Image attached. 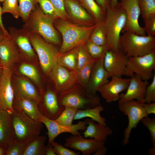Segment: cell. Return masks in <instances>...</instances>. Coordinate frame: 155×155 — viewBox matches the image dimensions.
<instances>
[{
    "instance_id": "35",
    "label": "cell",
    "mask_w": 155,
    "mask_h": 155,
    "mask_svg": "<svg viewBox=\"0 0 155 155\" xmlns=\"http://www.w3.org/2000/svg\"><path fill=\"white\" fill-rule=\"evenodd\" d=\"M85 46L89 54L95 61L104 57L106 52L108 50L106 46L97 45L89 40Z\"/></svg>"
},
{
    "instance_id": "46",
    "label": "cell",
    "mask_w": 155,
    "mask_h": 155,
    "mask_svg": "<svg viewBox=\"0 0 155 155\" xmlns=\"http://www.w3.org/2000/svg\"><path fill=\"white\" fill-rule=\"evenodd\" d=\"M56 155H79L80 153L71 150L54 141L51 143Z\"/></svg>"
},
{
    "instance_id": "43",
    "label": "cell",
    "mask_w": 155,
    "mask_h": 155,
    "mask_svg": "<svg viewBox=\"0 0 155 155\" xmlns=\"http://www.w3.org/2000/svg\"><path fill=\"white\" fill-rule=\"evenodd\" d=\"M145 24L144 28L147 35L155 36V15L147 16L143 18Z\"/></svg>"
},
{
    "instance_id": "49",
    "label": "cell",
    "mask_w": 155,
    "mask_h": 155,
    "mask_svg": "<svg viewBox=\"0 0 155 155\" xmlns=\"http://www.w3.org/2000/svg\"><path fill=\"white\" fill-rule=\"evenodd\" d=\"M2 8L0 5V27L3 30L5 37L10 36L8 31L6 29L3 22L2 16Z\"/></svg>"
},
{
    "instance_id": "6",
    "label": "cell",
    "mask_w": 155,
    "mask_h": 155,
    "mask_svg": "<svg viewBox=\"0 0 155 155\" xmlns=\"http://www.w3.org/2000/svg\"><path fill=\"white\" fill-rule=\"evenodd\" d=\"M59 99L60 104L63 106H70L78 109L92 108L101 104L98 96L89 94L78 83L69 90L59 93Z\"/></svg>"
},
{
    "instance_id": "27",
    "label": "cell",
    "mask_w": 155,
    "mask_h": 155,
    "mask_svg": "<svg viewBox=\"0 0 155 155\" xmlns=\"http://www.w3.org/2000/svg\"><path fill=\"white\" fill-rule=\"evenodd\" d=\"M16 94L32 99L38 103L40 98V94L34 86L28 81L20 78L18 80Z\"/></svg>"
},
{
    "instance_id": "3",
    "label": "cell",
    "mask_w": 155,
    "mask_h": 155,
    "mask_svg": "<svg viewBox=\"0 0 155 155\" xmlns=\"http://www.w3.org/2000/svg\"><path fill=\"white\" fill-rule=\"evenodd\" d=\"M127 21L126 12L119 4L114 9L111 7L110 4L108 5L104 23L106 36V46L108 50H116L120 48L121 33Z\"/></svg>"
},
{
    "instance_id": "40",
    "label": "cell",
    "mask_w": 155,
    "mask_h": 155,
    "mask_svg": "<svg viewBox=\"0 0 155 155\" xmlns=\"http://www.w3.org/2000/svg\"><path fill=\"white\" fill-rule=\"evenodd\" d=\"M27 144L19 142L14 139L8 144L5 155H23Z\"/></svg>"
},
{
    "instance_id": "25",
    "label": "cell",
    "mask_w": 155,
    "mask_h": 155,
    "mask_svg": "<svg viewBox=\"0 0 155 155\" xmlns=\"http://www.w3.org/2000/svg\"><path fill=\"white\" fill-rule=\"evenodd\" d=\"M11 115L7 110H0V144L7 147L14 139Z\"/></svg>"
},
{
    "instance_id": "7",
    "label": "cell",
    "mask_w": 155,
    "mask_h": 155,
    "mask_svg": "<svg viewBox=\"0 0 155 155\" xmlns=\"http://www.w3.org/2000/svg\"><path fill=\"white\" fill-rule=\"evenodd\" d=\"M31 44L38 57L41 67L45 74L49 75L57 64L60 52L52 44L46 41L37 34H29Z\"/></svg>"
},
{
    "instance_id": "19",
    "label": "cell",
    "mask_w": 155,
    "mask_h": 155,
    "mask_svg": "<svg viewBox=\"0 0 155 155\" xmlns=\"http://www.w3.org/2000/svg\"><path fill=\"white\" fill-rule=\"evenodd\" d=\"M148 84V81L143 80L139 76L134 74L130 78L126 92L120 94L118 103L134 100L144 101Z\"/></svg>"
},
{
    "instance_id": "16",
    "label": "cell",
    "mask_w": 155,
    "mask_h": 155,
    "mask_svg": "<svg viewBox=\"0 0 155 155\" xmlns=\"http://www.w3.org/2000/svg\"><path fill=\"white\" fill-rule=\"evenodd\" d=\"M110 81L98 90L102 97L108 103L119 100L120 93L126 90L129 83L130 78H123L121 77H112Z\"/></svg>"
},
{
    "instance_id": "12",
    "label": "cell",
    "mask_w": 155,
    "mask_h": 155,
    "mask_svg": "<svg viewBox=\"0 0 155 155\" xmlns=\"http://www.w3.org/2000/svg\"><path fill=\"white\" fill-rule=\"evenodd\" d=\"M128 58L120 48L106 52L104 58V65L109 78L114 76H126Z\"/></svg>"
},
{
    "instance_id": "55",
    "label": "cell",
    "mask_w": 155,
    "mask_h": 155,
    "mask_svg": "<svg viewBox=\"0 0 155 155\" xmlns=\"http://www.w3.org/2000/svg\"><path fill=\"white\" fill-rule=\"evenodd\" d=\"M5 37L3 30L0 27V42Z\"/></svg>"
},
{
    "instance_id": "38",
    "label": "cell",
    "mask_w": 155,
    "mask_h": 155,
    "mask_svg": "<svg viewBox=\"0 0 155 155\" xmlns=\"http://www.w3.org/2000/svg\"><path fill=\"white\" fill-rule=\"evenodd\" d=\"M18 0H4L2 7L3 14L9 13L13 17L18 19L20 17Z\"/></svg>"
},
{
    "instance_id": "37",
    "label": "cell",
    "mask_w": 155,
    "mask_h": 155,
    "mask_svg": "<svg viewBox=\"0 0 155 155\" xmlns=\"http://www.w3.org/2000/svg\"><path fill=\"white\" fill-rule=\"evenodd\" d=\"M77 55L78 72L93 59L88 52L85 44L80 45L77 47Z\"/></svg>"
},
{
    "instance_id": "31",
    "label": "cell",
    "mask_w": 155,
    "mask_h": 155,
    "mask_svg": "<svg viewBox=\"0 0 155 155\" xmlns=\"http://www.w3.org/2000/svg\"><path fill=\"white\" fill-rule=\"evenodd\" d=\"M89 40L97 45L107 46L106 36L104 22L96 23Z\"/></svg>"
},
{
    "instance_id": "30",
    "label": "cell",
    "mask_w": 155,
    "mask_h": 155,
    "mask_svg": "<svg viewBox=\"0 0 155 155\" xmlns=\"http://www.w3.org/2000/svg\"><path fill=\"white\" fill-rule=\"evenodd\" d=\"M46 137L39 135L28 143L23 155H45Z\"/></svg>"
},
{
    "instance_id": "45",
    "label": "cell",
    "mask_w": 155,
    "mask_h": 155,
    "mask_svg": "<svg viewBox=\"0 0 155 155\" xmlns=\"http://www.w3.org/2000/svg\"><path fill=\"white\" fill-rule=\"evenodd\" d=\"M56 10L59 18L64 20L68 17L65 10V0H49Z\"/></svg>"
},
{
    "instance_id": "17",
    "label": "cell",
    "mask_w": 155,
    "mask_h": 155,
    "mask_svg": "<svg viewBox=\"0 0 155 155\" xmlns=\"http://www.w3.org/2000/svg\"><path fill=\"white\" fill-rule=\"evenodd\" d=\"M105 142L92 138L87 139L81 134L72 135L66 139L64 146L79 151L84 155H90L104 146Z\"/></svg>"
},
{
    "instance_id": "1",
    "label": "cell",
    "mask_w": 155,
    "mask_h": 155,
    "mask_svg": "<svg viewBox=\"0 0 155 155\" xmlns=\"http://www.w3.org/2000/svg\"><path fill=\"white\" fill-rule=\"evenodd\" d=\"M58 18L44 13L38 4L31 12L22 28L29 34L40 35L48 42L59 44L60 40L54 25L55 20Z\"/></svg>"
},
{
    "instance_id": "9",
    "label": "cell",
    "mask_w": 155,
    "mask_h": 155,
    "mask_svg": "<svg viewBox=\"0 0 155 155\" xmlns=\"http://www.w3.org/2000/svg\"><path fill=\"white\" fill-rule=\"evenodd\" d=\"M155 69V51L142 56L129 57L126 76L131 77L135 74L143 80L148 81L152 78Z\"/></svg>"
},
{
    "instance_id": "42",
    "label": "cell",
    "mask_w": 155,
    "mask_h": 155,
    "mask_svg": "<svg viewBox=\"0 0 155 155\" xmlns=\"http://www.w3.org/2000/svg\"><path fill=\"white\" fill-rule=\"evenodd\" d=\"M155 72L151 82L146 89L144 101V103H150L155 102Z\"/></svg>"
},
{
    "instance_id": "15",
    "label": "cell",
    "mask_w": 155,
    "mask_h": 155,
    "mask_svg": "<svg viewBox=\"0 0 155 155\" xmlns=\"http://www.w3.org/2000/svg\"><path fill=\"white\" fill-rule=\"evenodd\" d=\"M49 75L54 84L55 88L59 93L69 90L77 83V73L70 71L57 63Z\"/></svg>"
},
{
    "instance_id": "36",
    "label": "cell",
    "mask_w": 155,
    "mask_h": 155,
    "mask_svg": "<svg viewBox=\"0 0 155 155\" xmlns=\"http://www.w3.org/2000/svg\"><path fill=\"white\" fill-rule=\"evenodd\" d=\"M19 70L22 74L31 79L38 86H40V76L38 70L34 66L23 63L20 65Z\"/></svg>"
},
{
    "instance_id": "20",
    "label": "cell",
    "mask_w": 155,
    "mask_h": 155,
    "mask_svg": "<svg viewBox=\"0 0 155 155\" xmlns=\"http://www.w3.org/2000/svg\"><path fill=\"white\" fill-rule=\"evenodd\" d=\"M9 35L16 43L20 53L30 58L35 57L36 54L30 40L29 34L23 28H17L14 27L8 28Z\"/></svg>"
},
{
    "instance_id": "29",
    "label": "cell",
    "mask_w": 155,
    "mask_h": 155,
    "mask_svg": "<svg viewBox=\"0 0 155 155\" xmlns=\"http://www.w3.org/2000/svg\"><path fill=\"white\" fill-rule=\"evenodd\" d=\"M77 0L97 22L104 21L106 12L102 9L95 0Z\"/></svg>"
},
{
    "instance_id": "41",
    "label": "cell",
    "mask_w": 155,
    "mask_h": 155,
    "mask_svg": "<svg viewBox=\"0 0 155 155\" xmlns=\"http://www.w3.org/2000/svg\"><path fill=\"white\" fill-rule=\"evenodd\" d=\"M140 121L149 130L152 146L155 147V118L146 117L143 118Z\"/></svg>"
},
{
    "instance_id": "24",
    "label": "cell",
    "mask_w": 155,
    "mask_h": 155,
    "mask_svg": "<svg viewBox=\"0 0 155 155\" xmlns=\"http://www.w3.org/2000/svg\"><path fill=\"white\" fill-rule=\"evenodd\" d=\"M87 126L83 133L84 137L105 142L108 136L112 134L113 130L107 125L96 123L90 119H87Z\"/></svg>"
},
{
    "instance_id": "14",
    "label": "cell",
    "mask_w": 155,
    "mask_h": 155,
    "mask_svg": "<svg viewBox=\"0 0 155 155\" xmlns=\"http://www.w3.org/2000/svg\"><path fill=\"white\" fill-rule=\"evenodd\" d=\"M12 73L11 67H3L0 78V110H7L11 114L14 111V93L11 84Z\"/></svg>"
},
{
    "instance_id": "21",
    "label": "cell",
    "mask_w": 155,
    "mask_h": 155,
    "mask_svg": "<svg viewBox=\"0 0 155 155\" xmlns=\"http://www.w3.org/2000/svg\"><path fill=\"white\" fill-rule=\"evenodd\" d=\"M20 56L17 46L10 35L5 37L0 42V60L2 67H11Z\"/></svg>"
},
{
    "instance_id": "34",
    "label": "cell",
    "mask_w": 155,
    "mask_h": 155,
    "mask_svg": "<svg viewBox=\"0 0 155 155\" xmlns=\"http://www.w3.org/2000/svg\"><path fill=\"white\" fill-rule=\"evenodd\" d=\"M38 0H18L20 17L25 22L32 11L38 4Z\"/></svg>"
},
{
    "instance_id": "53",
    "label": "cell",
    "mask_w": 155,
    "mask_h": 155,
    "mask_svg": "<svg viewBox=\"0 0 155 155\" xmlns=\"http://www.w3.org/2000/svg\"><path fill=\"white\" fill-rule=\"evenodd\" d=\"M7 147L0 144V155L5 154Z\"/></svg>"
},
{
    "instance_id": "56",
    "label": "cell",
    "mask_w": 155,
    "mask_h": 155,
    "mask_svg": "<svg viewBox=\"0 0 155 155\" xmlns=\"http://www.w3.org/2000/svg\"><path fill=\"white\" fill-rule=\"evenodd\" d=\"M3 68L2 67L0 66V78L2 73Z\"/></svg>"
},
{
    "instance_id": "4",
    "label": "cell",
    "mask_w": 155,
    "mask_h": 155,
    "mask_svg": "<svg viewBox=\"0 0 155 155\" xmlns=\"http://www.w3.org/2000/svg\"><path fill=\"white\" fill-rule=\"evenodd\" d=\"M11 115L16 140L27 144L39 135L43 126L41 122L22 112L14 111Z\"/></svg>"
},
{
    "instance_id": "33",
    "label": "cell",
    "mask_w": 155,
    "mask_h": 155,
    "mask_svg": "<svg viewBox=\"0 0 155 155\" xmlns=\"http://www.w3.org/2000/svg\"><path fill=\"white\" fill-rule=\"evenodd\" d=\"M78 109L71 106H64L63 111L55 120L61 125H71L73 124V121Z\"/></svg>"
},
{
    "instance_id": "44",
    "label": "cell",
    "mask_w": 155,
    "mask_h": 155,
    "mask_svg": "<svg viewBox=\"0 0 155 155\" xmlns=\"http://www.w3.org/2000/svg\"><path fill=\"white\" fill-rule=\"evenodd\" d=\"M38 3L40 7L44 13L54 16L59 18L56 10L49 0H38Z\"/></svg>"
},
{
    "instance_id": "13",
    "label": "cell",
    "mask_w": 155,
    "mask_h": 155,
    "mask_svg": "<svg viewBox=\"0 0 155 155\" xmlns=\"http://www.w3.org/2000/svg\"><path fill=\"white\" fill-rule=\"evenodd\" d=\"M119 5L125 11L127 17L126 25L122 32H129L137 35L146 36L144 28L139 23L141 14L137 0H120Z\"/></svg>"
},
{
    "instance_id": "10",
    "label": "cell",
    "mask_w": 155,
    "mask_h": 155,
    "mask_svg": "<svg viewBox=\"0 0 155 155\" xmlns=\"http://www.w3.org/2000/svg\"><path fill=\"white\" fill-rule=\"evenodd\" d=\"M59 93L55 88H49L40 94L38 106L40 113L51 119L55 120L61 114L64 107L59 101Z\"/></svg>"
},
{
    "instance_id": "39",
    "label": "cell",
    "mask_w": 155,
    "mask_h": 155,
    "mask_svg": "<svg viewBox=\"0 0 155 155\" xmlns=\"http://www.w3.org/2000/svg\"><path fill=\"white\" fill-rule=\"evenodd\" d=\"M143 19L155 15V0H137Z\"/></svg>"
},
{
    "instance_id": "26",
    "label": "cell",
    "mask_w": 155,
    "mask_h": 155,
    "mask_svg": "<svg viewBox=\"0 0 155 155\" xmlns=\"http://www.w3.org/2000/svg\"><path fill=\"white\" fill-rule=\"evenodd\" d=\"M104 108L101 104L94 107L83 109H78L74 120H78L85 118H89L95 122L104 125H106V119L100 115V113Z\"/></svg>"
},
{
    "instance_id": "54",
    "label": "cell",
    "mask_w": 155,
    "mask_h": 155,
    "mask_svg": "<svg viewBox=\"0 0 155 155\" xmlns=\"http://www.w3.org/2000/svg\"><path fill=\"white\" fill-rule=\"evenodd\" d=\"M148 153L150 155H155V147H152L150 148L148 151Z\"/></svg>"
},
{
    "instance_id": "2",
    "label": "cell",
    "mask_w": 155,
    "mask_h": 155,
    "mask_svg": "<svg viewBox=\"0 0 155 155\" xmlns=\"http://www.w3.org/2000/svg\"><path fill=\"white\" fill-rule=\"evenodd\" d=\"M96 24L80 26L65 20H58L56 19L54 25L60 32L63 38L62 42L59 50L60 53L67 52L85 44L89 40Z\"/></svg>"
},
{
    "instance_id": "48",
    "label": "cell",
    "mask_w": 155,
    "mask_h": 155,
    "mask_svg": "<svg viewBox=\"0 0 155 155\" xmlns=\"http://www.w3.org/2000/svg\"><path fill=\"white\" fill-rule=\"evenodd\" d=\"M95 1L104 11L106 12L107 6L110 3V0H95Z\"/></svg>"
},
{
    "instance_id": "11",
    "label": "cell",
    "mask_w": 155,
    "mask_h": 155,
    "mask_svg": "<svg viewBox=\"0 0 155 155\" xmlns=\"http://www.w3.org/2000/svg\"><path fill=\"white\" fill-rule=\"evenodd\" d=\"M38 121L44 125L47 128L49 143L54 141L57 137L63 133H69L73 135H80L79 131H84L87 125V119L76 124L66 126L59 124L55 120L49 119L42 114L40 115Z\"/></svg>"
},
{
    "instance_id": "57",
    "label": "cell",
    "mask_w": 155,
    "mask_h": 155,
    "mask_svg": "<svg viewBox=\"0 0 155 155\" xmlns=\"http://www.w3.org/2000/svg\"><path fill=\"white\" fill-rule=\"evenodd\" d=\"M4 0H0V2H3Z\"/></svg>"
},
{
    "instance_id": "32",
    "label": "cell",
    "mask_w": 155,
    "mask_h": 155,
    "mask_svg": "<svg viewBox=\"0 0 155 155\" xmlns=\"http://www.w3.org/2000/svg\"><path fill=\"white\" fill-rule=\"evenodd\" d=\"M95 61L92 59L84 65L77 73V83L86 89L90 78Z\"/></svg>"
},
{
    "instance_id": "23",
    "label": "cell",
    "mask_w": 155,
    "mask_h": 155,
    "mask_svg": "<svg viewBox=\"0 0 155 155\" xmlns=\"http://www.w3.org/2000/svg\"><path fill=\"white\" fill-rule=\"evenodd\" d=\"M38 102L30 98L16 95L13 107L14 111L22 112L33 119L38 121L41 114L38 109Z\"/></svg>"
},
{
    "instance_id": "51",
    "label": "cell",
    "mask_w": 155,
    "mask_h": 155,
    "mask_svg": "<svg viewBox=\"0 0 155 155\" xmlns=\"http://www.w3.org/2000/svg\"><path fill=\"white\" fill-rule=\"evenodd\" d=\"M107 149L105 146L99 149L94 153V155H104L107 152Z\"/></svg>"
},
{
    "instance_id": "8",
    "label": "cell",
    "mask_w": 155,
    "mask_h": 155,
    "mask_svg": "<svg viewBox=\"0 0 155 155\" xmlns=\"http://www.w3.org/2000/svg\"><path fill=\"white\" fill-rule=\"evenodd\" d=\"M144 101L132 100L118 103V108L127 117L128 123L124 130L123 144L126 145L129 143L132 130L136 128L139 123L143 118L148 116L143 106Z\"/></svg>"
},
{
    "instance_id": "5",
    "label": "cell",
    "mask_w": 155,
    "mask_h": 155,
    "mask_svg": "<svg viewBox=\"0 0 155 155\" xmlns=\"http://www.w3.org/2000/svg\"><path fill=\"white\" fill-rule=\"evenodd\" d=\"M121 35L119 47L128 57L142 56L155 51V37L125 32Z\"/></svg>"
},
{
    "instance_id": "52",
    "label": "cell",
    "mask_w": 155,
    "mask_h": 155,
    "mask_svg": "<svg viewBox=\"0 0 155 155\" xmlns=\"http://www.w3.org/2000/svg\"><path fill=\"white\" fill-rule=\"evenodd\" d=\"M119 0H110V5L113 9L116 7L119 3Z\"/></svg>"
},
{
    "instance_id": "22",
    "label": "cell",
    "mask_w": 155,
    "mask_h": 155,
    "mask_svg": "<svg viewBox=\"0 0 155 155\" xmlns=\"http://www.w3.org/2000/svg\"><path fill=\"white\" fill-rule=\"evenodd\" d=\"M65 5L68 16L74 21L85 23L89 26L95 25L97 23L77 0H65Z\"/></svg>"
},
{
    "instance_id": "28",
    "label": "cell",
    "mask_w": 155,
    "mask_h": 155,
    "mask_svg": "<svg viewBox=\"0 0 155 155\" xmlns=\"http://www.w3.org/2000/svg\"><path fill=\"white\" fill-rule=\"evenodd\" d=\"M57 63L70 71L77 73V47L64 53H60Z\"/></svg>"
},
{
    "instance_id": "47",
    "label": "cell",
    "mask_w": 155,
    "mask_h": 155,
    "mask_svg": "<svg viewBox=\"0 0 155 155\" xmlns=\"http://www.w3.org/2000/svg\"><path fill=\"white\" fill-rule=\"evenodd\" d=\"M143 106L148 115L150 114H155V102L150 103H144Z\"/></svg>"
},
{
    "instance_id": "18",
    "label": "cell",
    "mask_w": 155,
    "mask_h": 155,
    "mask_svg": "<svg viewBox=\"0 0 155 155\" xmlns=\"http://www.w3.org/2000/svg\"><path fill=\"white\" fill-rule=\"evenodd\" d=\"M104 58L95 61L86 89L92 96L96 95L98 89L109 82L108 74L104 65Z\"/></svg>"
},
{
    "instance_id": "58",
    "label": "cell",
    "mask_w": 155,
    "mask_h": 155,
    "mask_svg": "<svg viewBox=\"0 0 155 155\" xmlns=\"http://www.w3.org/2000/svg\"><path fill=\"white\" fill-rule=\"evenodd\" d=\"M0 66H1V63H0Z\"/></svg>"
},
{
    "instance_id": "50",
    "label": "cell",
    "mask_w": 155,
    "mask_h": 155,
    "mask_svg": "<svg viewBox=\"0 0 155 155\" xmlns=\"http://www.w3.org/2000/svg\"><path fill=\"white\" fill-rule=\"evenodd\" d=\"M45 155H56L54 148L51 143L46 146Z\"/></svg>"
}]
</instances>
